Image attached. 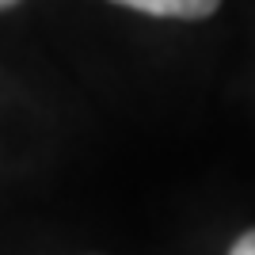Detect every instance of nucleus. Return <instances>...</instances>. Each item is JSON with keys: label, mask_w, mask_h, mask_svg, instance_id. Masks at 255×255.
<instances>
[{"label": "nucleus", "mask_w": 255, "mask_h": 255, "mask_svg": "<svg viewBox=\"0 0 255 255\" xmlns=\"http://www.w3.org/2000/svg\"><path fill=\"white\" fill-rule=\"evenodd\" d=\"M11 4H19V0H0V8H11Z\"/></svg>", "instance_id": "7ed1b4c3"}, {"label": "nucleus", "mask_w": 255, "mask_h": 255, "mask_svg": "<svg viewBox=\"0 0 255 255\" xmlns=\"http://www.w3.org/2000/svg\"><path fill=\"white\" fill-rule=\"evenodd\" d=\"M229 255H255V229H248V233L233 244V252H229Z\"/></svg>", "instance_id": "f03ea898"}, {"label": "nucleus", "mask_w": 255, "mask_h": 255, "mask_svg": "<svg viewBox=\"0 0 255 255\" xmlns=\"http://www.w3.org/2000/svg\"><path fill=\"white\" fill-rule=\"evenodd\" d=\"M111 4L145 11V15H156V19H206V15L217 11L221 0H111Z\"/></svg>", "instance_id": "f257e3e1"}]
</instances>
